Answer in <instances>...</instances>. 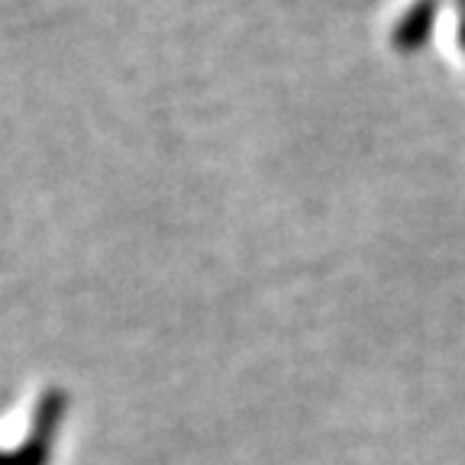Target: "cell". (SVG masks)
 I'll use <instances>...</instances> for the list:
<instances>
[{"label": "cell", "mask_w": 465, "mask_h": 465, "mask_svg": "<svg viewBox=\"0 0 465 465\" xmlns=\"http://www.w3.org/2000/svg\"><path fill=\"white\" fill-rule=\"evenodd\" d=\"M65 414V394L49 391L36 407V420L33 433L16 452H0V465H45L49 462L52 443H55V430Z\"/></svg>", "instance_id": "6da1fadb"}, {"label": "cell", "mask_w": 465, "mask_h": 465, "mask_svg": "<svg viewBox=\"0 0 465 465\" xmlns=\"http://www.w3.org/2000/svg\"><path fill=\"white\" fill-rule=\"evenodd\" d=\"M433 23H436V0H420V4H414V7L401 16L398 29H394V45L404 52L420 49L430 39V33H433Z\"/></svg>", "instance_id": "7a4b0ae2"}, {"label": "cell", "mask_w": 465, "mask_h": 465, "mask_svg": "<svg viewBox=\"0 0 465 465\" xmlns=\"http://www.w3.org/2000/svg\"><path fill=\"white\" fill-rule=\"evenodd\" d=\"M462 43H465V20H462Z\"/></svg>", "instance_id": "3957f363"}]
</instances>
